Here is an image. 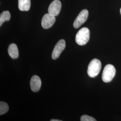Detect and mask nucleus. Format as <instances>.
Here are the masks:
<instances>
[{"label": "nucleus", "instance_id": "7", "mask_svg": "<svg viewBox=\"0 0 121 121\" xmlns=\"http://www.w3.org/2000/svg\"><path fill=\"white\" fill-rule=\"evenodd\" d=\"M61 4L59 0H54L49 5L48 12L54 16H56L60 12Z\"/></svg>", "mask_w": 121, "mask_h": 121}, {"label": "nucleus", "instance_id": "1", "mask_svg": "<svg viewBox=\"0 0 121 121\" xmlns=\"http://www.w3.org/2000/svg\"><path fill=\"white\" fill-rule=\"evenodd\" d=\"M90 30L86 27H83L78 30L75 36V41L79 45H84L89 41Z\"/></svg>", "mask_w": 121, "mask_h": 121}, {"label": "nucleus", "instance_id": "11", "mask_svg": "<svg viewBox=\"0 0 121 121\" xmlns=\"http://www.w3.org/2000/svg\"><path fill=\"white\" fill-rule=\"evenodd\" d=\"M10 18V13L8 11H4L0 15V26L5 21H8Z\"/></svg>", "mask_w": 121, "mask_h": 121}, {"label": "nucleus", "instance_id": "3", "mask_svg": "<svg viewBox=\"0 0 121 121\" xmlns=\"http://www.w3.org/2000/svg\"><path fill=\"white\" fill-rule=\"evenodd\" d=\"M116 73L114 66L111 64L105 65L102 74V80L105 82H110L114 78Z\"/></svg>", "mask_w": 121, "mask_h": 121}, {"label": "nucleus", "instance_id": "13", "mask_svg": "<svg viewBox=\"0 0 121 121\" xmlns=\"http://www.w3.org/2000/svg\"><path fill=\"white\" fill-rule=\"evenodd\" d=\"M80 121H96V120L93 117H91L88 115H83L81 117Z\"/></svg>", "mask_w": 121, "mask_h": 121}, {"label": "nucleus", "instance_id": "10", "mask_svg": "<svg viewBox=\"0 0 121 121\" xmlns=\"http://www.w3.org/2000/svg\"><path fill=\"white\" fill-rule=\"evenodd\" d=\"M30 5V0H18V8L21 11H28Z\"/></svg>", "mask_w": 121, "mask_h": 121}, {"label": "nucleus", "instance_id": "12", "mask_svg": "<svg viewBox=\"0 0 121 121\" xmlns=\"http://www.w3.org/2000/svg\"><path fill=\"white\" fill-rule=\"evenodd\" d=\"M9 107L8 104L6 103L0 101V115H3L8 111Z\"/></svg>", "mask_w": 121, "mask_h": 121}, {"label": "nucleus", "instance_id": "8", "mask_svg": "<svg viewBox=\"0 0 121 121\" xmlns=\"http://www.w3.org/2000/svg\"><path fill=\"white\" fill-rule=\"evenodd\" d=\"M30 88L34 92H37L39 90L41 86V80L37 75L33 76L30 80Z\"/></svg>", "mask_w": 121, "mask_h": 121}, {"label": "nucleus", "instance_id": "14", "mask_svg": "<svg viewBox=\"0 0 121 121\" xmlns=\"http://www.w3.org/2000/svg\"><path fill=\"white\" fill-rule=\"evenodd\" d=\"M50 121H61V120H56V119H51V120H50Z\"/></svg>", "mask_w": 121, "mask_h": 121}, {"label": "nucleus", "instance_id": "2", "mask_svg": "<svg viewBox=\"0 0 121 121\" xmlns=\"http://www.w3.org/2000/svg\"><path fill=\"white\" fill-rule=\"evenodd\" d=\"M101 68V63L97 59H93L91 60L87 68V74L91 78H94L99 73Z\"/></svg>", "mask_w": 121, "mask_h": 121}, {"label": "nucleus", "instance_id": "15", "mask_svg": "<svg viewBox=\"0 0 121 121\" xmlns=\"http://www.w3.org/2000/svg\"><path fill=\"white\" fill-rule=\"evenodd\" d=\"M120 13H121V9H120Z\"/></svg>", "mask_w": 121, "mask_h": 121}, {"label": "nucleus", "instance_id": "9", "mask_svg": "<svg viewBox=\"0 0 121 121\" xmlns=\"http://www.w3.org/2000/svg\"><path fill=\"white\" fill-rule=\"evenodd\" d=\"M8 52L9 56L13 59H16L18 57V49L17 45L15 43H11L9 45Z\"/></svg>", "mask_w": 121, "mask_h": 121}, {"label": "nucleus", "instance_id": "5", "mask_svg": "<svg viewBox=\"0 0 121 121\" xmlns=\"http://www.w3.org/2000/svg\"><path fill=\"white\" fill-rule=\"evenodd\" d=\"M65 47V42L64 39L60 40L55 46L52 52V57L53 60L57 59L60 56V53L64 50Z\"/></svg>", "mask_w": 121, "mask_h": 121}, {"label": "nucleus", "instance_id": "6", "mask_svg": "<svg viewBox=\"0 0 121 121\" xmlns=\"http://www.w3.org/2000/svg\"><path fill=\"white\" fill-rule=\"evenodd\" d=\"M56 21L55 17L50 13H46L43 15L41 21V25L44 29L51 27Z\"/></svg>", "mask_w": 121, "mask_h": 121}, {"label": "nucleus", "instance_id": "4", "mask_svg": "<svg viewBox=\"0 0 121 121\" xmlns=\"http://www.w3.org/2000/svg\"><path fill=\"white\" fill-rule=\"evenodd\" d=\"M88 16V11L86 9L82 10L78 14V16L73 22V27L78 28L86 21Z\"/></svg>", "mask_w": 121, "mask_h": 121}]
</instances>
